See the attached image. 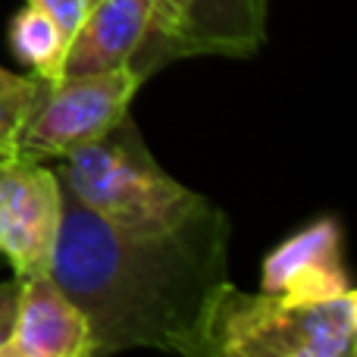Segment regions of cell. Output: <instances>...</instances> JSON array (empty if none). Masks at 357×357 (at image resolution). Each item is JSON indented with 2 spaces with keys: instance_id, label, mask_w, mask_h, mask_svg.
<instances>
[{
  "instance_id": "cell-1",
  "label": "cell",
  "mask_w": 357,
  "mask_h": 357,
  "mask_svg": "<svg viewBox=\"0 0 357 357\" xmlns=\"http://www.w3.org/2000/svg\"><path fill=\"white\" fill-rule=\"evenodd\" d=\"M229 222L213 204L167 232L132 235L63 188L50 273L79 304L98 351L163 348L204 354V320L226 282Z\"/></svg>"
},
{
  "instance_id": "cell-4",
  "label": "cell",
  "mask_w": 357,
  "mask_h": 357,
  "mask_svg": "<svg viewBox=\"0 0 357 357\" xmlns=\"http://www.w3.org/2000/svg\"><path fill=\"white\" fill-rule=\"evenodd\" d=\"M142 82L144 75L132 66L38 79L35 100L19 132V154L31 160H66L129 116Z\"/></svg>"
},
{
  "instance_id": "cell-5",
  "label": "cell",
  "mask_w": 357,
  "mask_h": 357,
  "mask_svg": "<svg viewBox=\"0 0 357 357\" xmlns=\"http://www.w3.org/2000/svg\"><path fill=\"white\" fill-rule=\"evenodd\" d=\"M270 0H154L129 66L148 79L182 56H251L264 44Z\"/></svg>"
},
{
  "instance_id": "cell-3",
  "label": "cell",
  "mask_w": 357,
  "mask_h": 357,
  "mask_svg": "<svg viewBox=\"0 0 357 357\" xmlns=\"http://www.w3.org/2000/svg\"><path fill=\"white\" fill-rule=\"evenodd\" d=\"M357 348V295L298 301L248 295L220 282L204 320V354L222 357H351Z\"/></svg>"
},
{
  "instance_id": "cell-8",
  "label": "cell",
  "mask_w": 357,
  "mask_h": 357,
  "mask_svg": "<svg viewBox=\"0 0 357 357\" xmlns=\"http://www.w3.org/2000/svg\"><path fill=\"white\" fill-rule=\"evenodd\" d=\"M94 354L91 329L79 304L63 291L54 273L19 279L16 329L0 357H88Z\"/></svg>"
},
{
  "instance_id": "cell-6",
  "label": "cell",
  "mask_w": 357,
  "mask_h": 357,
  "mask_svg": "<svg viewBox=\"0 0 357 357\" xmlns=\"http://www.w3.org/2000/svg\"><path fill=\"white\" fill-rule=\"evenodd\" d=\"M63 222V182L44 160H0V254L16 279L47 273Z\"/></svg>"
},
{
  "instance_id": "cell-2",
  "label": "cell",
  "mask_w": 357,
  "mask_h": 357,
  "mask_svg": "<svg viewBox=\"0 0 357 357\" xmlns=\"http://www.w3.org/2000/svg\"><path fill=\"white\" fill-rule=\"evenodd\" d=\"M56 176L82 207L132 235L176 229L207 204L151 157L129 116L69 154Z\"/></svg>"
},
{
  "instance_id": "cell-10",
  "label": "cell",
  "mask_w": 357,
  "mask_h": 357,
  "mask_svg": "<svg viewBox=\"0 0 357 357\" xmlns=\"http://www.w3.org/2000/svg\"><path fill=\"white\" fill-rule=\"evenodd\" d=\"M69 38L60 31V25L41 10L29 3L19 10L10 22V47L22 66L31 69L38 79H56L63 75V56H66Z\"/></svg>"
},
{
  "instance_id": "cell-9",
  "label": "cell",
  "mask_w": 357,
  "mask_h": 357,
  "mask_svg": "<svg viewBox=\"0 0 357 357\" xmlns=\"http://www.w3.org/2000/svg\"><path fill=\"white\" fill-rule=\"evenodd\" d=\"M154 0H94L73 31L63 56V73H107L129 66L142 47Z\"/></svg>"
},
{
  "instance_id": "cell-7",
  "label": "cell",
  "mask_w": 357,
  "mask_h": 357,
  "mask_svg": "<svg viewBox=\"0 0 357 357\" xmlns=\"http://www.w3.org/2000/svg\"><path fill=\"white\" fill-rule=\"evenodd\" d=\"M260 289L270 295L317 301L351 289L342 264V226L335 216H320L276 245L264 260Z\"/></svg>"
},
{
  "instance_id": "cell-11",
  "label": "cell",
  "mask_w": 357,
  "mask_h": 357,
  "mask_svg": "<svg viewBox=\"0 0 357 357\" xmlns=\"http://www.w3.org/2000/svg\"><path fill=\"white\" fill-rule=\"evenodd\" d=\"M38 91V75H16L0 66V160L19 154V132Z\"/></svg>"
},
{
  "instance_id": "cell-12",
  "label": "cell",
  "mask_w": 357,
  "mask_h": 357,
  "mask_svg": "<svg viewBox=\"0 0 357 357\" xmlns=\"http://www.w3.org/2000/svg\"><path fill=\"white\" fill-rule=\"evenodd\" d=\"M29 3L41 6V10L60 25L63 35L73 38V31L79 29V22L85 19L88 6H91V0H29Z\"/></svg>"
},
{
  "instance_id": "cell-13",
  "label": "cell",
  "mask_w": 357,
  "mask_h": 357,
  "mask_svg": "<svg viewBox=\"0 0 357 357\" xmlns=\"http://www.w3.org/2000/svg\"><path fill=\"white\" fill-rule=\"evenodd\" d=\"M16 314H19V279L13 282H0V351L10 342L13 329H16Z\"/></svg>"
},
{
  "instance_id": "cell-14",
  "label": "cell",
  "mask_w": 357,
  "mask_h": 357,
  "mask_svg": "<svg viewBox=\"0 0 357 357\" xmlns=\"http://www.w3.org/2000/svg\"><path fill=\"white\" fill-rule=\"evenodd\" d=\"M91 3H94V0H91Z\"/></svg>"
}]
</instances>
